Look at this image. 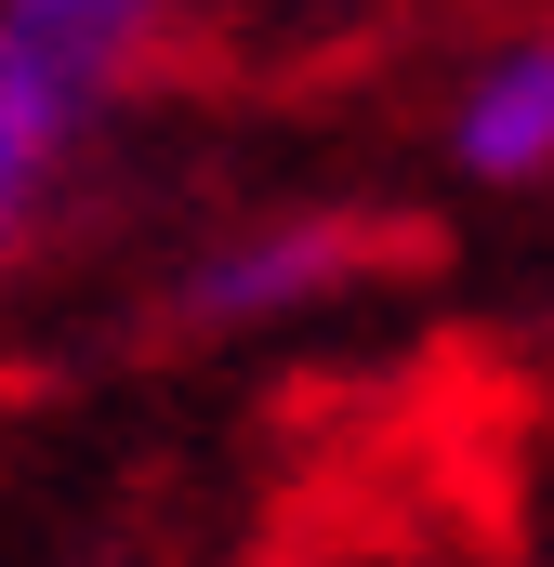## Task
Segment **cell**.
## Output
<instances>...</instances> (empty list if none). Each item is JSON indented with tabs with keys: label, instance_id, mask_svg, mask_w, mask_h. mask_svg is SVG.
<instances>
[{
	"label": "cell",
	"instance_id": "obj_1",
	"mask_svg": "<svg viewBox=\"0 0 554 567\" xmlns=\"http://www.w3.org/2000/svg\"><path fill=\"white\" fill-rule=\"evenodd\" d=\"M370 265H383V238L357 212H265V225H238V238H212L185 265V317L198 330H265L290 303H317V290L370 278Z\"/></svg>",
	"mask_w": 554,
	"mask_h": 567
},
{
	"label": "cell",
	"instance_id": "obj_2",
	"mask_svg": "<svg viewBox=\"0 0 554 567\" xmlns=\"http://www.w3.org/2000/svg\"><path fill=\"white\" fill-rule=\"evenodd\" d=\"M449 158L462 185H554V27L489 40L449 93Z\"/></svg>",
	"mask_w": 554,
	"mask_h": 567
},
{
	"label": "cell",
	"instance_id": "obj_3",
	"mask_svg": "<svg viewBox=\"0 0 554 567\" xmlns=\"http://www.w3.org/2000/svg\"><path fill=\"white\" fill-rule=\"evenodd\" d=\"M93 80H66V66H40V53H13L0 40V265L27 251V225L53 212V185H66V158L93 133Z\"/></svg>",
	"mask_w": 554,
	"mask_h": 567
},
{
	"label": "cell",
	"instance_id": "obj_4",
	"mask_svg": "<svg viewBox=\"0 0 554 567\" xmlns=\"http://www.w3.org/2000/svg\"><path fill=\"white\" fill-rule=\"evenodd\" d=\"M145 13L158 0H0V40L13 53H40V66H66V80H120L133 66V40H145Z\"/></svg>",
	"mask_w": 554,
	"mask_h": 567
}]
</instances>
